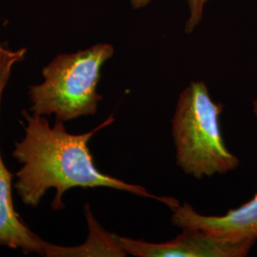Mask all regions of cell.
Returning <instances> with one entry per match:
<instances>
[{"mask_svg": "<svg viewBox=\"0 0 257 257\" xmlns=\"http://www.w3.org/2000/svg\"><path fill=\"white\" fill-rule=\"evenodd\" d=\"M21 116L24 136L15 142L11 155L21 165L15 174L17 180L14 187L25 206L36 209L47 192L55 189L52 210H63V195L73 188L125 191L156 199L171 210L179 205L175 198L153 195L141 186L103 174L94 165L89 142L97 132L114 121L112 115L92 131L80 135L67 132L65 122L59 120L51 126L46 116L35 114L28 109L21 110Z\"/></svg>", "mask_w": 257, "mask_h": 257, "instance_id": "obj_1", "label": "cell"}, {"mask_svg": "<svg viewBox=\"0 0 257 257\" xmlns=\"http://www.w3.org/2000/svg\"><path fill=\"white\" fill-rule=\"evenodd\" d=\"M114 48L99 43L72 54H60L42 68L43 81L29 86L31 112L67 122L94 115L103 96L97 92L101 70Z\"/></svg>", "mask_w": 257, "mask_h": 257, "instance_id": "obj_2", "label": "cell"}, {"mask_svg": "<svg viewBox=\"0 0 257 257\" xmlns=\"http://www.w3.org/2000/svg\"><path fill=\"white\" fill-rule=\"evenodd\" d=\"M223 105L215 103L203 81L181 92L173 119L176 164L195 178L234 170L238 159L224 143L219 125Z\"/></svg>", "mask_w": 257, "mask_h": 257, "instance_id": "obj_3", "label": "cell"}, {"mask_svg": "<svg viewBox=\"0 0 257 257\" xmlns=\"http://www.w3.org/2000/svg\"><path fill=\"white\" fill-rule=\"evenodd\" d=\"M27 54L26 48L11 50L0 44V109L5 91L15 65ZM13 175L5 165L0 151V245L24 253H37L45 257H58L59 245L47 242L31 230L15 209L13 200Z\"/></svg>", "mask_w": 257, "mask_h": 257, "instance_id": "obj_4", "label": "cell"}, {"mask_svg": "<svg viewBox=\"0 0 257 257\" xmlns=\"http://www.w3.org/2000/svg\"><path fill=\"white\" fill-rule=\"evenodd\" d=\"M116 239L126 254L139 257L245 256L254 243L222 240L203 230L190 228H185L176 238L164 243H149L118 235Z\"/></svg>", "mask_w": 257, "mask_h": 257, "instance_id": "obj_5", "label": "cell"}, {"mask_svg": "<svg viewBox=\"0 0 257 257\" xmlns=\"http://www.w3.org/2000/svg\"><path fill=\"white\" fill-rule=\"evenodd\" d=\"M172 223L181 229L201 230L213 237L231 242L254 241L257 238V194L248 203L222 216L197 213L188 203L172 210Z\"/></svg>", "mask_w": 257, "mask_h": 257, "instance_id": "obj_6", "label": "cell"}, {"mask_svg": "<svg viewBox=\"0 0 257 257\" xmlns=\"http://www.w3.org/2000/svg\"><path fill=\"white\" fill-rule=\"evenodd\" d=\"M208 0H188L190 7V18L186 23L185 31L187 33H192L193 29L196 27L202 19L204 6Z\"/></svg>", "mask_w": 257, "mask_h": 257, "instance_id": "obj_7", "label": "cell"}, {"mask_svg": "<svg viewBox=\"0 0 257 257\" xmlns=\"http://www.w3.org/2000/svg\"><path fill=\"white\" fill-rule=\"evenodd\" d=\"M151 1L152 0H131V4L134 9H141L147 6Z\"/></svg>", "mask_w": 257, "mask_h": 257, "instance_id": "obj_8", "label": "cell"}]
</instances>
